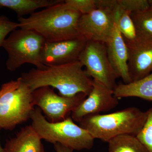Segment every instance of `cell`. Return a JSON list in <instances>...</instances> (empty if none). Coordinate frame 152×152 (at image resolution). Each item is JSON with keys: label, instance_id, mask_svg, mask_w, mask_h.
<instances>
[{"label": "cell", "instance_id": "cell-1", "mask_svg": "<svg viewBox=\"0 0 152 152\" xmlns=\"http://www.w3.org/2000/svg\"><path fill=\"white\" fill-rule=\"evenodd\" d=\"M79 61L43 69L34 68L22 74L21 78L32 92L39 88L52 87L59 95L71 97L83 93L89 94L93 89L92 80L87 75Z\"/></svg>", "mask_w": 152, "mask_h": 152}, {"label": "cell", "instance_id": "cell-2", "mask_svg": "<svg viewBox=\"0 0 152 152\" xmlns=\"http://www.w3.org/2000/svg\"><path fill=\"white\" fill-rule=\"evenodd\" d=\"M61 2L35 12L28 18H19V28L32 30L46 42H57L81 37L77 24L81 14L69 9Z\"/></svg>", "mask_w": 152, "mask_h": 152}, {"label": "cell", "instance_id": "cell-3", "mask_svg": "<svg viewBox=\"0 0 152 152\" xmlns=\"http://www.w3.org/2000/svg\"><path fill=\"white\" fill-rule=\"evenodd\" d=\"M147 117V111L130 107L111 113L88 116L79 124L94 139L108 142L118 136H137L143 126Z\"/></svg>", "mask_w": 152, "mask_h": 152}, {"label": "cell", "instance_id": "cell-4", "mask_svg": "<svg viewBox=\"0 0 152 152\" xmlns=\"http://www.w3.org/2000/svg\"><path fill=\"white\" fill-rule=\"evenodd\" d=\"M32 126L42 140L55 144L59 143L76 151L90 150L95 139L89 133L76 124L72 117L56 123L48 121L38 107L31 113Z\"/></svg>", "mask_w": 152, "mask_h": 152}, {"label": "cell", "instance_id": "cell-5", "mask_svg": "<svg viewBox=\"0 0 152 152\" xmlns=\"http://www.w3.org/2000/svg\"><path fill=\"white\" fill-rule=\"evenodd\" d=\"M35 108L32 92L21 77L0 88V129L12 130L30 119Z\"/></svg>", "mask_w": 152, "mask_h": 152}, {"label": "cell", "instance_id": "cell-6", "mask_svg": "<svg viewBox=\"0 0 152 152\" xmlns=\"http://www.w3.org/2000/svg\"><path fill=\"white\" fill-rule=\"evenodd\" d=\"M45 42L43 37L34 31L20 28L14 30L2 46L7 53V69L14 72L26 64H32L40 69L45 67L41 60Z\"/></svg>", "mask_w": 152, "mask_h": 152}, {"label": "cell", "instance_id": "cell-7", "mask_svg": "<svg viewBox=\"0 0 152 152\" xmlns=\"http://www.w3.org/2000/svg\"><path fill=\"white\" fill-rule=\"evenodd\" d=\"M96 8L80 17L78 31L88 41L105 43L115 22L117 0H96Z\"/></svg>", "mask_w": 152, "mask_h": 152}, {"label": "cell", "instance_id": "cell-8", "mask_svg": "<svg viewBox=\"0 0 152 152\" xmlns=\"http://www.w3.org/2000/svg\"><path fill=\"white\" fill-rule=\"evenodd\" d=\"M86 68V72L93 80L114 90L116 80L119 78L110 62L105 44L102 42L87 41L79 58Z\"/></svg>", "mask_w": 152, "mask_h": 152}, {"label": "cell", "instance_id": "cell-9", "mask_svg": "<svg viewBox=\"0 0 152 152\" xmlns=\"http://www.w3.org/2000/svg\"><path fill=\"white\" fill-rule=\"evenodd\" d=\"M32 95L35 106L39 108L46 119L51 123L58 122L66 119L69 114L87 97L83 93L71 97L63 96L57 94L48 86L35 90Z\"/></svg>", "mask_w": 152, "mask_h": 152}, {"label": "cell", "instance_id": "cell-10", "mask_svg": "<svg viewBox=\"0 0 152 152\" xmlns=\"http://www.w3.org/2000/svg\"><path fill=\"white\" fill-rule=\"evenodd\" d=\"M92 83L89 94L71 113L74 121L79 123L85 117L109 111L119 104V99L114 95L113 90L93 80Z\"/></svg>", "mask_w": 152, "mask_h": 152}, {"label": "cell", "instance_id": "cell-11", "mask_svg": "<svg viewBox=\"0 0 152 152\" xmlns=\"http://www.w3.org/2000/svg\"><path fill=\"white\" fill-rule=\"evenodd\" d=\"M87 40L82 37L54 42H46L41 54L44 65H61L79 61Z\"/></svg>", "mask_w": 152, "mask_h": 152}, {"label": "cell", "instance_id": "cell-12", "mask_svg": "<svg viewBox=\"0 0 152 152\" xmlns=\"http://www.w3.org/2000/svg\"><path fill=\"white\" fill-rule=\"evenodd\" d=\"M129 53L128 68L132 82L139 80L152 72V40L138 37L126 41Z\"/></svg>", "mask_w": 152, "mask_h": 152}, {"label": "cell", "instance_id": "cell-13", "mask_svg": "<svg viewBox=\"0 0 152 152\" xmlns=\"http://www.w3.org/2000/svg\"><path fill=\"white\" fill-rule=\"evenodd\" d=\"M105 44L110 62L119 77L125 84L132 82L128 68L127 46L116 22L110 36Z\"/></svg>", "mask_w": 152, "mask_h": 152}, {"label": "cell", "instance_id": "cell-14", "mask_svg": "<svg viewBox=\"0 0 152 152\" xmlns=\"http://www.w3.org/2000/svg\"><path fill=\"white\" fill-rule=\"evenodd\" d=\"M5 152H45L42 139L31 125L21 129L15 137L6 140Z\"/></svg>", "mask_w": 152, "mask_h": 152}, {"label": "cell", "instance_id": "cell-15", "mask_svg": "<svg viewBox=\"0 0 152 152\" xmlns=\"http://www.w3.org/2000/svg\"><path fill=\"white\" fill-rule=\"evenodd\" d=\"M113 91L115 96L118 99L135 97L152 101V72L139 80L117 85Z\"/></svg>", "mask_w": 152, "mask_h": 152}, {"label": "cell", "instance_id": "cell-16", "mask_svg": "<svg viewBox=\"0 0 152 152\" xmlns=\"http://www.w3.org/2000/svg\"><path fill=\"white\" fill-rule=\"evenodd\" d=\"M62 0H0V9L3 7L12 10L18 18L26 15H31L37 10L55 5Z\"/></svg>", "mask_w": 152, "mask_h": 152}, {"label": "cell", "instance_id": "cell-17", "mask_svg": "<svg viewBox=\"0 0 152 152\" xmlns=\"http://www.w3.org/2000/svg\"><path fill=\"white\" fill-rule=\"evenodd\" d=\"M109 152H149L136 136L124 135L108 142Z\"/></svg>", "mask_w": 152, "mask_h": 152}, {"label": "cell", "instance_id": "cell-18", "mask_svg": "<svg viewBox=\"0 0 152 152\" xmlns=\"http://www.w3.org/2000/svg\"><path fill=\"white\" fill-rule=\"evenodd\" d=\"M131 14L121 7L118 3L115 13L116 23L125 41L129 42L134 40L137 37Z\"/></svg>", "mask_w": 152, "mask_h": 152}, {"label": "cell", "instance_id": "cell-19", "mask_svg": "<svg viewBox=\"0 0 152 152\" xmlns=\"http://www.w3.org/2000/svg\"><path fill=\"white\" fill-rule=\"evenodd\" d=\"M138 37L152 40V6L139 12L131 14Z\"/></svg>", "mask_w": 152, "mask_h": 152}, {"label": "cell", "instance_id": "cell-20", "mask_svg": "<svg viewBox=\"0 0 152 152\" xmlns=\"http://www.w3.org/2000/svg\"><path fill=\"white\" fill-rule=\"evenodd\" d=\"M145 122L140 132L136 136L149 152H152V107L147 111Z\"/></svg>", "mask_w": 152, "mask_h": 152}, {"label": "cell", "instance_id": "cell-21", "mask_svg": "<svg viewBox=\"0 0 152 152\" xmlns=\"http://www.w3.org/2000/svg\"><path fill=\"white\" fill-rule=\"evenodd\" d=\"M65 5L82 15L89 13L97 8L96 0H66Z\"/></svg>", "mask_w": 152, "mask_h": 152}, {"label": "cell", "instance_id": "cell-22", "mask_svg": "<svg viewBox=\"0 0 152 152\" xmlns=\"http://www.w3.org/2000/svg\"><path fill=\"white\" fill-rule=\"evenodd\" d=\"M118 4L131 13L139 12L149 7L148 0H117Z\"/></svg>", "mask_w": 152, "mask_h": 152}, {"label": "cell", "instance_id": "cell-23", "mask_svg": "<svg viewBox=\"0 0 152 152\" xmlns=\"http://www.w3.org/2000/svg\"><path fill=\"white\" fill-rule=\"evenodd\" d=\"M18 28V22L12 21L5 16H0V47L2 46L7 36Z\"/></svg>", "mask_w": 152, "mask_h": 152}, {"label": "cell", "instance_id": "cell-24", "mask_svg": "<svg viewBox=\"0 0 152 152\" xmlns=\"http://www.w3.org/2000/svg\"><path fill=\"white\" fill-rule=\"evenodd\" d=\"M54 148L56 152H73L74 150L59 143L54 144Z\"/></svg>", "mask_w": 152, "mask_h": 152}, {"label": "cell", "instance_id": "cell-25", "mask_svg": "<svg viewBox=\"0 0 152 152\" xmlns=\"http://www.w3.org/2000/svg\"><path fill=\"white\" fill-rule=\"evenodd\" d=\"M0 152H5L4 148H3L2 147H1V144H0Z\"/></svg>", "mask_w": 152, "mask_h": 152}]
</instances>
